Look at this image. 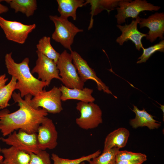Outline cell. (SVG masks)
Instances as JSON below:
<instances>
[{
    "label": "cell",
    "instance_id": "cell-1",
    "mask_svg": "<svg viewBox=\"0 0 164 164\" xmlns=\"http://www.w3.org/2000/svg\"><path fill=\"white\" fill-rule=\"evenodd\" d=\"M12 97L19 108L12 113L7 109L0 111V132L4 137L18 129L27 133H37L39 126L46 117L48 113L45 109H35L30 104L32 96L28 94L23 99L19 92H14Z\"/></svg>",
    "mask_w": 164,
    "mask_h": 164
},
{
    "label": "cell",
    "instance_id": "cell-2",
    "mask_svg": "<svg viewBox=\"0 0 164 164\" xmlns=\"http://www.w3.org/2000/svg\"><path fill=\"white\" fill-rule=\"evenodd\" d=\"M12 54H6L5 63L8 73L17 80L16 90L19 91L22 98L29 94L33 97L37 95L47 86L46 83L33 76L29 69L28 57L18 63L12 58Z\"/></svg>",
    "mask_w": 164,
    "mask_h": 164
},
{
    "label": "cell",
    "instance_id": "cell-3",
    "mask_svg": "<svg viewBox=\"0 0 164 164\" xmlns=\"http://www.w3.org/2000/svg\"><path fill=\"white\" fill-rule=\"evenodd\" d=\"M49 18L55 26L52 34V39L71 51V46L75 36L78 33L83 32V30L76 26L67 18L56 15H50Z\"/></svg>",
    "mask_w": 164,
    "mask_h": 164
},
{
    "label": "cell",
    "instance_id": "cell-4",
    "mask_svg": "<svg viewBox=\"0 0 164 164\" xmlns=\"http://www.w3.org/2000/svg\"><path fill=\"white\" fill-rule=\"evenodd\" d=\"M72 61L71 53L66 50L60 54L56 65L61 81L68 88L82 89L84 83L80 78Z\"/></svg>",
    "mask_w": 164,
    "mask_h": 164
},
{
    "label": "cell",
    "instance_id": "cell-5",
    "mask_svg": "<svg viewBox=\"0 0 164 164\" xmlns=\"http://www.w3.org/2000/svg\"><path fill=\"white\" fill-rule=\"evenodd\" d=\"M118 7L116 8L117 14L115 15L118 25L125 22L129 17L136 18L141 12L144 11H157L160 9L159 6H155L145 0H120Z\"/></svg>",
    "mask_w": 164,
    "mask_h": 164
},
{
    "label": "cell",
    "instance_id": "cell-6",
    "mask_svg": "<svg viewBox=\"0 0 164 164\" xmlns=\"http://www.w3.org/2000/svg\"><path fill=\"white\" fill-rule=\"evenodd\" d=\"M76 108L80 115L76 119V122L81 128L86 130L95 128L102 123V111L97 104L80 101L77 104Z\"/></svg>",
    "mask_w": 164,
    "mask_h": 164
},
{
    "label": "cell",
    "instance_id": "cell-7",
    "mask_svg": "<svg viewBox=\"0 0 164 164\" xmlns=\"http://www.w3.org/2000/svg\"><path fill=\"white\" fill-rule=\"evenodd\" d=\"M61 93L59 87L54 86L50 90H43L29 101L30 105L33 108H41L48 113H59L63 110L61 100Z\"/></svg>",
    "mask_w": 164,
    "mask_h": 164
},
{
    "label": "cell",
    "instance_id": "cell-8",
    "mask_svg": "<svg viewBox=\"0 0 164 164\" xmlns=\"http://www.w3.org/2000/svg\"><path fill=\"white\" fill-rule=\"evenodd\" d=\"M0 27L9 40L23 44L29 34L36 27V25H26L16 21H10L0 16Z\"/></svg>",
    "mask_w": 164,
    "mask_h": 164
},
{
    "label": "cell",
    "instance_id": "cell-9",
    "mask_svg": "<svg viewBox=\"0 0 164 164\" xmlns=\"http://www.w3.org/2000/svg\"><path fill=\"white\" fill-rule=\"evenodd\" d=\"M0 139L6 144L14 147L28 153H38V148L36 133H29L21 129L15 131L9 135L6 138Z\"/></svg>",
    "mask_w": 164,
    "mask_h": 164
},
{
    "label": "cell",
    "instance_id": "cell-10",
    "mask_svg": "<svg viewBox=\"0 0 164 164\" xmlns=\"http://www.w3.org/2000/svg\"><path fill=\"white\" fill-rule=\"evenodd\" d=\"M38 146L40 150L53 149L58 144V132L52 120L46 117L38 127L37 132Z\"/></svg>",
    "mask_w": 164,
    "mask_h": 164
},
{
    "label": "cell",
    "instance_id": "cell-11",
    "mask_svg": "<svg viewBox=\"0 0 164 164\" xmlns=\"http://www.w3.org/2000/svg\"><path fill=\"white\" fill-rule=\"evenodd\" d=\"M36 52L38 58L36 65L31 71L32 73H37L38 79L45 82L47 86L53 79H56L61 81L56 63L37 51Z\"/></svg>",
    "mask_w": 164,
    "mask_h": 164
},
{
    "label": "cell",
    "instance_id": "cell-12",
    "mask_svg": "<svg viewBox=\"0 0 164 164\" xmlns=\"http://www.w3.org/2000/svg\"><path fill=\"white\" fill-rule=\"evenodd\" d=\"M71 54L73 64L80 78L84 83L89 80H93L96 83L99 91H103L108 94L113 95L109 87L97 76L94 70L90 67L87 62L79 54L72 50L71 51Z\"/></svg>",
    "mask_w": 164,
    "mask_h": 164
},
{
    "label": "cell",
    "instance_id": "cell-13",
    "mask_svg": "<svg viewBox=\"0 0 164 164\" xmlns=\"http://www.w3.org/2000/svg\"><path fill=\"white\" fill-rule=\"evenodd\" d=\"M140 18L138 16L135 20H133L129 24H125L122 26L118 24L116 26L121 32V35L117 38L116 42L122 46L125 42L130 40L134 43L137 50L140 51L144 47L142 42V39L146 37L147 34L143 33L138 29L137 25L140 21Z\"/></svg>",
    "mask_w": 164,
    "mask_h": 164
},
{
    "label": "cell",
    "instance_id": "cell-14",
    "mask_svg": "<svg viewBox=\"0 0 164 164\" xmlns=\"http://www.w3.org/2000/svg\"><path fill=\"white\" fill-rule=\"evenodd\" d=\"M140 28L147 27L149 31L145 37L146 39L152 43L159 37L163 38L164 33V13L155 12L147 18H141L139 23Z\"/></svg>",
    "mask_w": 164,
    "mask_h": 164
},
{
    "label": "cell",
    "instance_id": "cell-15",
    "mask_svg": "<svg viewBox=\"0 0 164 164\" xmlns=\"http://www.w3.org/2000/svg\"><path fill=\"white\" fill-rule=\"evenodd\" d=\"M59 88L61 93L62 101L74 99L85 102H94L95 101V98L92 95L93 92L92 89L87 87L82 89L70 88L63 85Z\"/></svg>",
    "mask_w": 164,
    "mask_h": 164
},
{
    "label": "cell",
    "instance_id": "cell-16",
    "mask_svg": "<svg viewBox=\"0 0 164 164\" xmlns=\"http://www.w3.org/2000/svg\"><path fill=\"white\" fill-rule=\"evenodd\" d=\"M132 110L135 114V118L130 121V124L133 128L146 126L150 129H153L161 126V122L154 119V116L148 113L144 108L141 110L133 105Z\"/></svg>",
    "mask_w": 164,
    "mask_h": 164
},
{
    "label": "cell",
    "instance_id": "cell-17",
    "mask_svg": "<svg viewBox=\"0 0 164 164\" xmlns=\"http://www.w3.org/2000/svg\"><path fill=\"white\" fill-rule=\"evenodd\" d=\"M129 135V131L124 128H119L111 132L105 139L103 152L114 147L120 149L125 147Z\"/></svg>",
    "mask_w": 164,
    "mask_h": 164
},
{
    "label": "cell",
    "instance_id": "cell-18",
    "mask_svg": "<svg viewBox=\"0 0 164 164\" xmlns=\"http://www.w3.org/2000/svg\"><path fill=\"white\" fill-rule=\"evenodd\" d=\"M4 159L3 164H29L30 159L29 153L14 147L1 149Z\"/></svg>",
    "mask_w": 164,
    "mask_h": 164
},
{
    "label": "cell",
    "instance_id": "cell-19",
    "mask_svg": "<svg viewBox=\"0 0 164 164\" xmlns=\"http://www.w3.org/2000/svg\"><path fill=\"white\" fill-rule=\"evenodd\" d=\"M56 1L60 16L67 19L71 17L74 20L76 19L77 9L86 5L85 1L83 0H57Z\"/></svg>",
    "mask_w": 164,
    "mask_h": 164
},
{
    "label": "cell",
    "instance_id": "cell-20",
    "mask_svg": "<svg viewBox=\"0 0 164 164\" xmlns=\"http://www.w3.org/2000/svg\"><path fill=\"white\" fill-rule=\"evenodd\" d=\"M120 0H87L85 1L86 4H90L91 5V18L90 25L88 28L90 29L92 27L93 17L97 15L104 10H106L108 13L111 10L117 7Z\"/></svg>",
    "mask_w": 164,
    "mask_h": 164
},
{
    "label": "cell",
    "instance_id": "cell-21",
    "mask_svg": "<svg viewBox=\"0 0 164 164\" xmlns=\"http://www.w3.org/2000/svg\"><path fill=\"white\" fill-rule=\"evenodd\" d=\"M5 1L14 9L15 13L21 12L28 17L32 15L37 9L36 0H6Z\"/></svg>",
    "mask_w": 164,
    "mask_h": 164
},
{
    "label": "cell",
    "instance_id": "cell-22",
    "mask_svg": "<svg viewBox=\"0 0 164 164\" xmlns=\"http://www.w3.org/2000/svg\"><path fill=\"white\" fill-rule=\"evenodd\" d=\"M36 46L37 51L53 60L56 63L60 54L52 46L50 37H43L39 39Z\"/></svg>",
    "mask_w": 164,
    "mask_h": 164
},
{
    "label": "cell",
    "instance_id": "cell-23",
    "mask_svg": "<svg viewBox=\"0 0 164 164\" xmlns=\"http://www.w3.org/2000/svg\"><path fill=\"white\" fill-rule=\"evenodd\" d=\"M16 79L12 77L9 83L0 89V110L8 106L9 102L16 90Z\"/></svg>",
    "mask_w": 164,
    "mask_h": 164
},
{
    "label": "cell",
    "instance_id": "cell-24",
    "mask_svg": "<svg viewBox=\"0 0 164 164\" xmlns=\"http://www.w3.org/2000/svg\"><path fill=\"white\" fill-rule=\"evenodd\" d=\"M119 149L114 147L103 152L101 154L92 158L88 162L89 164H115L116 155Z\"/></svg>",
    "mask_w": 164,
    "mask_h": 164
},
{
    "label": "cell",
    "instance_id": "cell-25",
    "mask_svg": "<svg viewBox=\"0 0 164 164\" xmlns=\"http://www.w3.org/2000/svg\"><path fill=\"white\" fill-rule=\"evenodd\" d=\"M101 151L98 150L94 152L87 155L83 156L75 159H68L60 157L55 153H52L51 157L53 161L52 164H80L83 162H88L92 158L98 156L101 154Z\"/></svg>",
    "mask_w": 164,
    "mask_h": 164
},
{
    "label": "cell",
    "instance_id": "cell-26",
    "mask_svg": "<svg viewBox=\"0 0 164 164\" xmlns=\"http://www.w3.org/2000/svg\"><path fill=\"white\" fill-rule=\"evenodd\" d=\"M143 52L141 56L138 58L137 63H145L150 57L156 51L164 52V40L147 48L142 49Z\"/></svg>",
    "mask_w": 164,
    "mask_h": 164
},
{
    "label": "cell",
    "instance_id": "cell-27",
    "mask_svg": "<svg viewBox=\"0 0 164 164\" xmlns=\"http://www.w3.org/2000/svg\"><path fill=\"white\" fill-rule=\"evenodd\" d=\"M147 159V156L145 154L126 150H119L116 156V162L123 160H138L143 163Z\"/></svg>",
    "mask_w": 164,
    "mask_h": 164
},
{
    "label": "cell",
    "instance_id": "cell-28",
    "mask_svg": "<svg viewBox=\"0 0 164 164\" xmlns=\"http://www.w3.org/2000/svg\"><path fill=\"white\" fill-rule=\"evenodd\" d=\"M30 159L29 164H52L49 154L46 150H41L37 153H29Z\"/></svg>",
    "mask_w": 164,
    "mask_h": 164
},
{
    "label": "cell",
    "instance_id": "cell-29",
    "mask_svg": "<svg viewBox=\"0 0 164 164\" xmlns=\"http://www.w3.org/2000/svg\"><path fill=\"white\" fill-rule=\"evenodd\" d=\"M143 163L138 160H123L116 162L115 164H142Z\"/></svg>",
    "mask_w": 164,
    "mask_h": 164
},
{
    "label": "cell",
    "instance_id": "cell-30",
    "mask_svg": "<svg viewBox=\"0 0 164 164\" xmlns=\"http://www.w3.org/2000/svg\"><path fill=\"white\" fill-rule=\"evenodd\" d=\"M8 80L5 74L0 75V89L5 85Z\"/></svg>",
    "mask_w": 164,
    "mask_h": 164
},
{
    "label": "cell",
    "instance_id": "cell-31",
    "mask_svg": "<svg viewBox=\"0 0 164 164\" xmlns=\"http://www.w3.org/2000/svg\"><path fill=\"white\" fill-rule=\"evenodd\" d=\"M0 14L7 12L9 10L8 8L5 5H3L0 3Z\"/></svg>",
    "mask_w": 164,
    "mask_h": 164
},
{
    "label": "cell",
    "instance_id": "cell-32",
    "mask_svg": "<svg viewBox=\"0 0 164 164\" xmlns=\"http://www.w3.org/2000/svg\"><path fill=\"white\" fill-rule=\"evenodd\" d=\"M3 157L0 155V163L2 162L3 160Z\"/></svg>",
    "mask_w": 164,
    "mask_h": 164
},
{
    "label": "cell",
    "instance_id": "cell-33",
    "mask_svg": "<svg viewBox=\"0 0 164 164\" xmlns=\"http://www.w3.org/2000/svg\"><path fill=\"white\" fill-rule=\"evenodd\" d=\"M80 164H86L85 162H84L81 163Z\"/></svg>",
    "mask_w": 164,
    "mask_h": 164
},
{
    "label": "cell",
    "instance_id": "cell-34",
    "mask_svg": "<svg viewBox=\"0 0 164 164\" xmlns=\"http://www.w3.org/2000/svg\"><path fill=\"white\" fill-rule=\"evenodd\" d=\"M1 148L0 147V152H1Z\"/></svg>",
    "mask_w": 164,
    "mask_h": 164
},
{
    "label": "cell",
    "instance_id": "cell-35",
    "mask_svg": "<svg viewBox=\"0 0 164 164\" xmlns=\"http://www.w3.org/2000/svg\"><path fill=\"white\" fill-rule=\"evenodd\" d=\"M0 164H3L2 162H1V163H0Z\"/></svg>",
    "mask_w": 164,
    "mask_h": 164
}]
</instances>
